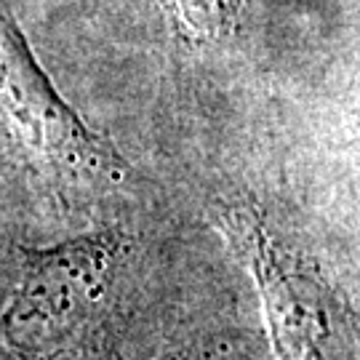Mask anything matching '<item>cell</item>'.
Here are the masks:
<instances>
[{
    "label": "cell",
    "mask_w": 360,
    "mask_h": 360,
    "mask_svg": "<svg viewBox=\"0 0 360 360\" xmlns=\"http://www.w3.org/2000/svg\"><path fill=\"white\" fill-rule=\"evenodd\" d=\"M214 219L257 285L278 358L358 360V331L347 304L254 203L224 200Z\"/></svg>",
    "instance_id": "7a4b0ae2"
},
{
    "label": "cell",
    "mask_w": 360,
    "mask_h": 360,
    "mask_svg": "<svg viewBox=\"0 0 360 360\" xmlns=\"http://www.w3.org/2000/svg\"><path fill=\"white\" fill-rule=\"evenodd\" d=\"M0 134L53 179L120 184L129 163L65 102L0 3Z\"/></svg>",
    "instance_id": "3957f363"
},
{
    "label": "cell",
    "mask_w": 360,
    "mask_h": 360,
    "mask_svg": "<svg viewBox=\"0 0 360 360\" xmlns=\"http://www.w3.org/2000/svg\"><path fill=\"white\" fill-rule=\"evenodd\" d=\"M171 6L190 38L219 43L240 30L251 0H171Z\"/></svg>",
    "instance_id": "277c9868"
},
{
    "label": "cell",
    "mask_w": 360,
    "mask_h": 360,
    "mask_svg": "<svg viewBox=\"0 0 360 360\" xmlns=\"http://www.w3.org/2000/svg\"><path fill=\"white\" fill-rule=\"evenodd\" d=\"M126 264L120 230L27 248L0 309V360H67L94 336Z\"/></svg>",
    "instance_id": "6da1fadb"
}]
</instances>
